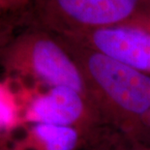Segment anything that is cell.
I'll use <instances>...</instances> for the list:
<instances>
[{
	"mask_svg": "<svg viewBox=\"0 0 150 150\" xmlns=\"http://www.w3.org/2000/svg\"><path fill=\"white\" fill-rule=\"evenodd\" d=\"M18 106L10 85L0 81V135L18 125Z\"/></svg>",
	"mask_w": 150,
	"mask_h": 150,
	"instance_id": "cell-7",
	"label": "cell"
},
{
	"mask_svg": "<svg viewBox=\"0 0 150 150\" xmlns=\"http://www.w3.org/2000/svg\"><path fill=\"white\" fill-rule=\"evenodd\" d=\"M13 38V26L2 18H0V56L5 47Z\"/></svg>",
	"mask_w": 150,
	"mask_h": 150,
	"instance_id": "cell-8",
	"label": "cell"
},
{
	"mask_svg": "<svg viewBox=\"0 0 150 150\" xmlns=\"http://www.w3.org/2000/svg\"><path fill=\"white\" fill-rule=\"evenodd\" d=\"M87 67L92 79L121 110L134 114L150 110L148 76L98 52L89 56Z\"/></svg>",
	"mask_w": 150,
	"mask_h": 150,
	"instance_id": "cell-2",
	"label": "cell"
},
{
	"mask_svg": "<svg viewBox=\"0 0 150 150\" xmlns=\"http://www.w3.org/2000/svg\"><path fill=\"white\" fill-rule=\"evenodd\" d=\"M31 135L44 150H74L79 142V133L74 127L34 123Z\"/></svg>",
	"mask_w": 150,
	"mask_h": 150,
	"instance_id": "cell-6",
	"label": "cell"
},
{
	"mask_svg": "<svg viewBox=\"0 0 150 150\" xmlns=\"http://www.w3.org/2000/svg\"><path fill=\"white\" fill-rule=\"evenodd\" d=\"M81 93L68 87H52L35 98L27 108L29 122L73 127L84 112Z\"/></svg>",
	"mask_w": 150,
	"mask_h": 150,
	"instance_id": "cell-5",
	"label": "cell"
},
{
	"mask_svg": "<svg viewBox=\"0 0 150 150\" xmlns=\"http://www.w3.org/2000/svg\"><path fill=\"white\" fill-rule=\"evenodd\" d=\"M139 0H50L46 21L62 30L65 24L98 28L114 26L129 18Z\"/></svg>",
	"mask_w": 150,
	"mask_h": 150,
	"instance_id": "cell-3",
	"label": "cell"
},
{
	"mask_svg": "<svg viewBox=\"0 0 150 150\" xmlns=\"http://www.w3.org/2000/svg\"><path fill=\"white\" fill-rule=\"evenodd\" d=\"M27 0H0V13L4 14L21 7Z\"/></svg>",
	"mask_w": 150,
	"mask_h": 150,
	"instance_id": "cell-9",
	"label": "cell"
},
{
	"mask_svg": "<svg viewBox=\"0 0 150 150\" xmlns=\"http://www.w3.org/2000/svg\"><path fill=\"white\" fill-rule=\"evenodd\" d=\"M3 18V14H1V13H0V18Z\"/></svg>",
	"mask_w": 150,
	"mask_h": 150,
	"instance_id": "cell-11",
	"label": "cell"
},
{
	"mask_svg": "<svg viewBox=\"0 0 150 150\" xmlns=\"http://www.w3.org/2000/svg\"><path fill=\"white\" fill-rule=\"evenodd\" d=\"M0 65L9 76H31L50 87H68L82 93L83 78L66 50L41 32L12 38L0 56Z\"/></svg>",
	"mask_w": 150,
	"mask_h": 150,
	"instance_id": "cell-1",
	"label": "cell"
},
{
	"mask_svg": "<svg viewBox=\"0 0 150 150\" xmlns=\"http://www.w3.org/2000/svg\"><path fill=\"white\" fill-rule=\"evenodd\" d=\"M92 43L98 52L139 71H150V32L128 26L97 28Z\"/></svg>",
	"mask_w": 150,
	"mask_h": 150,
	"instance_id": "cell-4",
	"label": "cell"
},
{
	"mask_svg": "<svg viewBox=\"0 0 150 150\" xmlns=\"http://www.w3.org/2000/svg\"><path fill=\"white\" fill-rule=\"evenodd\" d=\"M0 150H8L6 147H4V146H3V144L1 142H0Z\"/></svg>",
	"mask_w": 150,
	"mask_h": 150,
	"instance_id": "cell-10",
	"label": "cell"
}]
</instances>
